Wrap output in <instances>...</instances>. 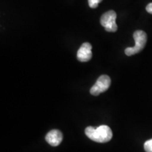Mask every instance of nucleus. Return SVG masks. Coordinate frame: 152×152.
Returning a JSON list of instances; mask_svg holds the SVG:
<instances>
[{
    "label": "nucleus",
    "instance_id": "nucleus-1",
    "mask_svg": "<svg viewBox=\"0 0 152 152\" xmlns=\"http://www.w3.org/2000/svg\"><path fill=\"white\" fill-rule=\"evenodd\" d=\"M85 134L92 141L99 143L109 142L113 137L111 128L108 125H100L98 128L90 126L85 128Z\"/></svg>",
    "mask_w": 152,
    "mask_h": 152
},
{
    "label": "nucleus",
    "instance_id": "nucleus-2",
    "mask_svg": "<svg viewBox=\"0 0 152 152\" xmlns=\"http://www.w3.org/2000/svg\"><path fill=\"white\" fill-rule=\"evenodd\" d=\"M133 37L135 42V45L132 47H128L125 50V54L128 56L140 53L147 44V35L143 30H136L133 34Z\"/></svg>",
    "mask_w": 152,
    "mask_h": 152
},
{
    "label": "nucleus",
    "instance_id": "nucleus-3",
    "mask_svg": "<svg viewBox=\"0 0 152 152\" xmlns=\"http://www.w3.org/2000/svg\"><path fill=\"white\" fill-rule=\"evenodd\" d=\"M116 13L113 10H110L104 13L101 17L100 23L107 32L114 33L118 30V26L116 24Z\"/></svg>",
    "mask_w": 152,
    "mask_h": 152
},
{
    "label": "nucleus",
    "instance_id": "nucleus-4",
    "mask_svg": "<svg viewBox=\"0 0 152 152\" xmlns=\"http://www.w3.org/2000/svg\"><path fill=\"white\" fill-rule=\"evenodd\" d=\"M111 78L109 76L102 75L97 79L95 84L91 87L90 94L94 96H98L101 93L106 92L111 86Z\"/></svg>",
    "mask_w": 152,
    "mask_h": 152
},
{
    "label": "nucleus",
    "instance_id": "nucleus-5",
    "mask_svg": "<svg viewBox=\"0 0 152 152\" xmlns=\"http://www.w3.org/2000/svg\"><path fill=\"white\" fill-rule=\"evenodd\" d=\"M92 47L89 42H85L81 45L77 52V58L80 62L89 61L92 57Z\"/></svg>",
    "mask_w": 152,
    "mask_h": 152
},
{
    "label": "nucleus",
    "instance_id": "nucleus-6",
    "mask_svg": "<svg viewBox=\"0 0 152 152\" xmlns=\"http://www.w3.org/2000/svg\"><path fill=\"white\" fill-rule=\"evenodd\" d=\"M47 143L52 147H57L61 143L63 140L62 132L58 130H52L49 132L45 137Z\"/></svg>",
    "mask_w": 152,
    "mask_h": 152
},
{
    "label": "nucleus",
    "instance_id": "nucleus-7",
    "mask_svg": "<svg viewBox=\"0 0 152 152\" xmlns=\"http://www.w3.org/2000/svg\"><path fill=\"white\" fill-rule=\"evenodd\" d=\"M144 149L146 152H152V139L145 142L144 144Z\"/></svg>",
    "mask_w": 152,
    "mask_h": 152
},
{
    "label": "nucleus",
    "instance_id": "nucleus-8",
    "mask_svg": "<svg viewBox=\"0 0 152 152\" xmlns=\"http://www.w3.org/2000/svg\"><path fill=\"white\" fill-rule=\"evenodd\" d=\"M102 0H88V4L90 8L95 9L98 7L99 4Z\"/></svg>",
    "mask_w": 152,
    "mask_h": 152
},
{
    "label": "nucleus",
    "instance_id": "nucleus-9",
    "mask_svg": "<svg viewBox=\"0 0 152 152\" xmlns=\"http://www.w3.org/2000/svg\"><path fill=\"white\" fill-rule=\"evenodd\" d=\"M146 10H147L148 13L152 14V3H149V4L147 6V7H146Z\"/></svg>",
    "mask_w": 152,
    "mask_h": 152
}]
</instances>
